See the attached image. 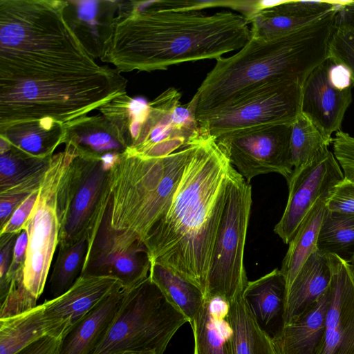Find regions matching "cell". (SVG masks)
Here are the masks:
<instances>
[{"label": "cell", "instance_id": "6da1fadb", "mask_svg": "<svg viewBox=\"0 0 354 354\" xmlns=\"http://www.w3.org/2000/svg\"><path fill=\"white\" fill-rule=\"evenodd\" d=\"M66 6L0 0V130L46 118L65 124L127 93L128 80L75 35Z\"/></svg>", "mask_w": 354, "mask_h": 354}, {"label": "cell", "instance_id": "7a4b0ae2", "mask_svg": "<svg viewBox=\"0 0 354 354\" xmlns=\"http://www.w3.org/2000/svg\"><path fill=\"white\" fill-rule=\"evenodd\" d=\"M247 17L230 11L205 15L162 0H120L102 62L120 73L167 70L184 62L218 59L240 50L252 34Z\"/></svg>", "mask_w": 354, "mask_h": 354}, {"label": "cell", "instance_id": "3957f363", "mask_svg": "<svg viewBox=\"0 0 354 354\" xmlns=\"http://www.w3.org/2000/svg\"><path fill=\"white\" fill-rule=\"evenodd\" d=\"M199 128L172 201L144 244L151 262L189 280L206 295L233 165L216 139Z\"/></svg>", "mask_w": 354, "mask_h": 354}, {"label": "cell", "instance_id": "277c9868", "mask_svg": "<svg viewBox=\"0 0 354 354\" xmlns=\"http://www.w3.org/2000/svg\"><path fill=\"white\" fill-rule=\"evenodd\" d=\"M339 8L281 36L251 37L235 55L216 59L193 97L197 122L264 84L295 80L303 86L310 73L328 58Z\"/></svg>", "mask_w": 354, "mask_h": 354}, {"label": "cell", "instance_id": "5b68a950", "mask_svg": "<svg viewBox=\"0 0 354 354\" xmlns=\"http://www.w3.org/2000/svg\"><path fill=\"white\" fill-rule=\"evenodd\" d=\"M192 148L190 142L158 158L128 149L120 154L110 171L111 198L106 213L109 226L144 243L169 207Z\"/></svg>", "mask_w": 354, "mask_h": 354}, {"label": "cell", "instance_id": "8992f818", "mask_svg": "<svg viewBox=\"0 0 354 354\" xmlns=\"http://www.w3.org/2000/svg\"><path fill=\"white\" fill-rule=\"evenodd\" d=\"M56 190L59 248L86 239L93 241L111 198V169L102 158L79 152L66 144Z\"/></svg>", "mask_w": 354, "mask_h": 354}, {"label": "cell", "instance_id": "52a82bcc", "mask_svg": "<svg viewBox=\"0 0 354 354\" xmlns=\"http://www.w3.org/2000/svg\"><path fill=\"white\" fill-rule=\"evenodd\" d=\"M187 319L165 297L149 276L125 289L122 305L90 354H163Z\"/></svg>", "mask_w": 354, "mask_h": 354}, {"label": "cell", "instance_id": "ba28073f", "mask_svg": "<svg viewBox=\"0 0 354 354\" xmlns=\"http://www.w3.org/2000/svg\"><path fill=\"white\" fill-rule=\"evenodd\" d=\"M251 207L250 183L232 167L214 245L205 297H221L228 303L244 290L248 281L243 256Z\"/></svg>", "mask_w": 354, "mask_h": 354}, {"label": "cell", "instance_id": "9c48e42d", "mask_svg": "<svg viewBox=\"0 0 354 354\" xmlns=\"http://www.w3.org/2000/svg\"><path fill=\"white\" fill-rule=\"evenodd\" d=\"M62 167V154L51 158L39 188L38 198L23 230L28 234V246L21 284L26 310L37 306L48 278L50 264L59 245V227L56 190Z\"/></svg>", "mask_w": 354, "mask_h": 354}, {"label": "cell", "instance_id": "30bf717a", "mask_svg": "<svg viewBox=\"0 0 354 354\" xmlns=\"http://www.w3.org/2000/svg\"><path fill=\"white\" fill-rule=\"evenodd\" d=\"M302 86L295 80L264 84L198 122L216 139L232 132L292 124L301 113Z\"/></svg>", "mask_w": 354, "mask_h": 354}, {"label": "cell", "instance_id": "8fae6325", "mask_svg": "<svg viewBox=\"0 0 354 354\" xmlns=\"http://www.w3.org/2000/svg\"><path fill=\"white\" fill-rule=\"evenodd\" d=\"M291 124L244 129L216 139L241 176L250 183L255 176L277 173L288 180L294 169L290 152Z\"/></svg>", "mask_w": 354, "mask_h": 354}, {"label": "cell", "instance_id": "7c38bea8", "mask_svg": "<svg viewBox=\"0 0 354 354\" xmlns=\"http://www.w3.org/2000/svg\"><path fill=\"white\" fill-rule=\"evenodd\" d=\"M181 95L169 88L148 103L135 143L127 149L147 158H164L186 146L199 130L194 97L180 105Z\"/></svg>", "mask_w": 354, "mask_h": 354}, {"label": "cell", "instance_id": "4fadbf2b", "mask_svg": "<svg viewBox=\"0 0 354 354\" xmlns=\"http://www.w3.org/2000/svg\"><path fill=\"white\" fill-rule=\"evenodd\" d=\"M151 264L144 243L128 232L113 230L105 214L88 245L80 276L112 277L129 289L149 277Z\"/></svg>", "mask_w": 354, "mask_h": 354}, {"label": "cell", "instance_id": "5bb4252c", "mask_svg": "<svg viewBox=\"0 0 354 354\" xmlns=\"http://www.w3.org/2000/svg\"><path fill=\"white\" fill-rule=\"evenodd\" d=\"M344 178L333 153L325 148L313 159L293 169L288 185V197L283 215L274 232L288 244L315 202L328 196Z\"/></svg>", "mask_w": 354, "mask_h": 354}, {"label": "cell", "instance_id": "9a60e30c", "mask_svg": "<svg viewBox=\"0 0 354 354\" xmlns=\"http://www.w3.org/2000/svg\"><path fill=\"white\" fill-rule=\"evenodd\" d=\"M326 257L331 295L319 354H354V274L351 264L337 255Z\"/></svg>", "mask_w": 354, "mask_h": 354}, {"label": "cell", "instance_id": "2e32d148", "mask_svg": "<svg viewBox=\"0 0 354 354\" xmlns=\"http://www.w3.org/2000/svg\"><path fill=\"white\" fill-rule=\"evenodd\" d=\"M121 286L112 277L80 276L66 292L42 304L47 335L62 339L104 298Z\"/></svg>", "mask_w": 354, "mask_h": 354}, {"label": "cell", "instance_id": "e0dca14e", "mask_svg": "<svg viewBox=\"0 0 354 354\" xmlns=\"http://www.w3.org/2000/svg\"><path fill=\"white\" fill-rule=\"evenodd\" d=\"M328 57L315 68L302 86L301 113L304 114L330 144L332 134L341 131L345 113L352 102V88L339 90L328 80Z\"/></svg>", "mask_w": 354, "mask_h": 354}, {"label": "cell", "instance_id": "ac0fdd59", "mask_svg": "<svg viewBox=\"0 0 354 354\" xmlns=\"http://www.w3.org/2000/svg\"><path fill=\"white\" fill-rule=\"evenodd\" d=\"M120 0H66V19L80 41L101 59L113 32Z\"/></svg>", "mask_w": 354, "mask_h": 354}, {"label": "cell", "instance_id": "d6986e66", "mask_svg": "<svg viewBox=\"0 0 354 354\" xmlns=\"http://www.w3.org/2000/svg\"><path fill=\"white\" fill-rule=\"evenodd\" d=\"M287 283L280 269L248 281L243 299L259 326L272 339L285 325Z\"/></svg>", "mask_w": 354, "mask_h": 354}, {"label": "cell", "instance_id": "ffe728a7", "mask_svg": "<svg viewBox=\"0 0 354 354\" xmlns=\"http://www.w3.org/2000/svg\"><path fill=\"white\" fill-rule=\"evenodd\" d=\"M330 295V286L307 312L292 323L284 326L280 333L272 339L277 354H319L324 342Z\"/></svg>", "mask_w": 354, "mask_h": 354}, {"label": "cell", "instance_id": "44dd1931", "mask_svg": "<svg viewBox=\"0 0 354 354\" xmlns=\"http://www.w3.org/2000/svg\"><path fill=\"white\" fill-rule=\"evenodd\" d=\"M124 293L121 286L104 298L63 337L56 354H90L112 324Z\"/></svg>", "mask_w": 354, "mask_h": 354}, {"label": "cell", "instance_id": "7402d4cb", "mask_svg": "<svg viewBox=\"0 0 354 354\" xmlns=\"http://www.w3.org/2000/svg\"><path fill=\"white\" fill-rule=\"evenodd\" d=\"M331 272L326 255L318 250L311 254L287 290L285 325L307 312L327 291Z\"/></svg>", "mask_w": 354, "mask_h": 354}, {"label": "cell", "instance_id": "603a6c76", "mask_svg": "<svg viewBox=\"0 0 354 354\" xmlns=\"http://www.w3.org/2000/svg\"><path fill=\"white\" fill-rule=\"evenodd\" d=\"M63 144L100 158L121 154L127 149L117 129L102 115H86L64 124Z\"/></svg>", "mask_w": 354, "mask_h": 354}, {"label": "cell", "instance_id": "cb8c5ba5", "mask_svg": "<svg viewBox=\"0 0 354 354\" xmlns=\"http://www.w3.org/2000/svg\"><path fill=\"white\" fill-rule=\"evenodd\" d=\"M51 158L31 156L0 137V195L38 190Z\"/></svg>", "mask_w": 354, "mask_h": 354}, {"label": "cell", "instance_id": "d4e9b609", "mask_svg": "<svg viewBox=\"0 0 354 354\" xmlns=\"http://www.w3.org/2000/svg\"><path fill=\"white\" fill-rule=\"evenodd\" d=\"M192 325L194 354H232L228 303L221 297H205Z\"/></svg>", "mask_w": 354, "mask_h": 354}, {"label": "cell", "instance_id": "484cf974", "mask_svg": "<svg viewBox=\"0 0 354 354\" xmlns=\"http://www.w3.org/2000/svg\"><path fill=\"white\" fill-rule=\"evenodd\" d=\"M64 124L53 118L16 123L0 130V137L12 147L39 158H50L63 144Z\"/></svg>", "mask_w": 354, "mask_h": 354}, {"label": "cell", "instance_id": "4316f807", "mask_svg": "<svg viewBox=\"0 0 354 354\" xmlns=\"http://www.w3.org/2000/svg\"><path fill=\"white\" fill-rule=\"evenodd\" d=\"M327 196H322L315 202L288 243L280 269L286 280L287 290L308 257L317 250L319 234L326 211Z\"/></svg>", "mask_w": 354, "mask_h": 354}, {"label": "cell", "instance_id": "83f0119b", "mask_svg": "<svg viewBox=\"0 0 354 354\" xmlns=\"http://www.w3.org/2000/svg\"><path fill=\"white\" fill-rule=\"evenodd\" d=\"M243 292H238L228 302L232 354H277L272 339L256 322Z\"/></svg>", "mask_w": 354, "mask_h": 354}, {"label": "cell", "instance_id": "f1b7e54d", "mask_svg": "<svg viewBox=\"0 0 354 354\" xmlns=\"http://www.w3.org/2000/svg\"><path fill=\"white\" fill-rule=\"evenodd\" d=\"M149 276L166 299L191 324L205 299L203 290L189 280L156 262H151Z\"/></svg>", "mask_w": 354, "mask_h": 354}, {"label": "cell", "instance_id": "f546056e", "mask_svg": "<svg viewBox=\"0 0 354 354\" xmlns=\"http://www.w3.org/2000/svg\"><path fill=\"white\" fill-rule=\"evenodd\" d=\"M47 335L44 306L0 319V354H15Z\"/></svg>", "mask_w": 354, "mask_h": 354}, {"label": "cell", "instance_id": "4dcf8cb0", "mask_svg": "<svg viewBox=\"0 0 354 354\" xmlns=\"http://www.w3.org/2000/svg\"><path fill=\"white\" fill-rule=\"evenodd\" d=\"M148 103L133 98L127 93L120 95L98 109L117 129L127 149L138 138L147 113Z\"/></svg>", "mask_w": 354, "mask_h": 354}, {"label": "cell", "instance_id": "1f68e13d", "mask_svg": "<svg viewBox=\"0 0 354 354\" xmlns=\"http://www.w3.org/2000/svg\"><path fill=\"white\" fill-rule=\"evenodd\" d=\"M317 250L336 254L349 262L354 254V214L326 211L320 228Z\"/></svg>", "mask_w": 354, "mask_h": 354}, {"label": "cell", "instance_id": "d6a6232c", "mask_svg": "<svg viewBox=\"0 0 354 354\" xmlns=\"http://www.w3.org/2000/svg\"><path fill=\"white\" fill-rule=\"evenodd\" d=\"M88 250V241L83 239L69 246L59 248L49 284L53 298L70 289L81 274Z\"/></svg>", "mask_w": 354, "mask_h": 354}, {"label": "cell", "instance_id": "836d02e7", "mask_svg": "<svg viewBox=\"0 0 354 354\" xmlns=\"http://www.w3.org/2000/svg\"><path fill=\"white\" fill-rule=\"evenodd\" d=\"M330 144L314 124L300 113L291 125L290 145L294 168L313 159Z\"/></svg>", "mask_w": 354, "mask_h": 354}, {"label": "cell", "instance_id": "e575fe53", "mask_svg": "<svg viewBox=\"0 0 354 354\" xmlns=\"http://www.w3.org/2000/svg\"><path fill=\"white\" fill-rule=\"evenodd\" d=\"M325 14L311 17L299 18L278 13L268 6L254 12L248 17V19L251 24V37L273 38L308 25Z\"/></svg>", "mask_w": 354, "mask_h": 354}, {"label": "cell", "instance_id": "d590c367", "mask_svg": "<svg viewBox=\"0 0 354 354\" xmlns=\"http://www.w3.org/2000/svg\"><path fill=\"white\" fill-rule=\"evenodd\" d=\"M328 57L350 71L354 86V30L335 24L328 46Z\"/></svg>", "mask_w": 354, "mask_h": 354}, {"label": "cell", "instance_id": "8d00e7d4", "mask_svg": "<svg viewBox=\"0 0 354 354\" xmlns=\"http://www.w3.org/2000/svg\"><path fill=\"white\" fill-rule=\"evenodd\" d=\"M347 1H288L270 5L275 12L294 17L306 18L324 15L339 8Z\"/></svg>", "mask_w": 354, "mask_h": 354}, {"label": "cell", "instance_id": "74e56055", "mask_svg": "<svg viewBox=\"0 0 354 354\" xmlns=\"http://www.w3.org/2000/svg\"><path fill=\"white\" fill-rule=\"evenodd\" d=\"M333 154L345 178L354 183V137L339 131L333 138Z\"/></svg>", "mask_w": 354, "mask_h": 354}, {"label": "cell", "instance_id": "f35d334b", "mask_svg": "<svg viewBox=\"0 0 354 354\" xmlns=\"http://www.w3.org/2000/svg\"><path fill=\"white\" fill-rule=\"evenodd\" d=\"M326 206L330 212L354 214V183L344 178L329 192Z\"/></svg>", "mask_w": 354, "mask_h": 354}, {"label": "cell", "instance_id": "ab89813d", "mask_svg": "<svg viewBox=\"0 0 354 354\" xmlns=\"http://www.w3.org/2000/svg\"><path fill=\"white\" fill-rule=\"evenodd\" d=\"M38 193L39 189L27 196L8 222L0 228V234L21 232L32 212L38 198Z\"/></svg>", "mask_w": 354, "mask_h": 354}, {"label": "cell", "instance_id": "60d3db41", "mask_svg": "<svg viewBox=\"0 0 354 354\" xmlns=\"http://www.w3.org/2000/svg\"><path fill=\"white\" fill-rule=\"evenodd\" d=\"M19 233L0 234V281L8 272L13 254L16 239Z\"/></svg>", "mask_w": 354, "mask_h": 354}, {"label": "cell", "instance_id": "b9f144b4", "mask_svg": "<svg viewBox=\"0 0 354 354\" xmlns=\"http://www.w3.org/2000/svg\"><path fill=\"white\" fill-rule=\"evenodd\" d=\"M62 339L44 335L15 354H56Z\"/></svg>", "mask_w": 354, "mask_h": 354}, {"label": "cell", "instance_id": "7bdbcfd3", "mask_svg": "<svg viewBox=\"0 0 354 354\" xmlns=\"http://www.w3.org/2000/svg\"><path fill=\"white\" fill-rule=\"evenodd\" d=\"M328 76L330 84L337 89L343 91L353 86L349 70L343 64L335 63L332 59Z\"/></svg>", "mask_w": 354, "mask_h": 354}, {"label": "cell", "instance_id": "ee69618b", "mask_svg": "<svg viewBox=\"0 0 354 354\" xmlns=\"http://www.w3.org/2000/svg\"><path fill=\"white\" fill-rule=\"evenodd\" d=\"M30 194L0 195V228L10 219L13 212Z\"/></svg>", "mask_w": 354, "mask_h": 354}, {"label": "cell", "instance_id": "f6af8a7d", "mask_svg": "<svg viewBox=\"0 0 354 354\" xmlns=\"http://www.w3.org/2000/svg\"><path fill=\"white\" fill-rule=\"evenodd\" d=\"M335 24L345 25L354 30V1H347L337 11Z\"/></svg>", "mask_w": 354, "mask_h": 354}, {"label": "cell", "instance_id": "bcb514c9", "mask_svg": "<svg viewBox=\"0 0 354 354\" xmlns=\"http://www.w3.org/2000/svg\"><path fill=\"white\" fill-rule=\"evenodd\" d=\"M348 263L351 264V268H352V270H353V274H354V254L353 255V257H351L350 261L348 262Z\"/></svg>", "mask_w": 354, "mask_h": 354}, {"label": "cell", "instance_id": "7dc6e473", "mask_svg": "<svg viewBox=\"0 0 354 354\" xmlns=\"http://www.w3.org/2000/svg\"><path fill=\"white\" fill-rule=\"evenodd\" d=\"M122 354H139V353H124Z\"/></svg>", "mask_w": 354, "mask_h": 354}]
</instances>
